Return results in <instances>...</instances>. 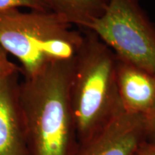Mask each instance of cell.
<instances>
[{
    "label": "cell",
    "instance_id": "1",
    "mask_svg": "<svg viewBox=\"0 0 155 155\" xmlns=\"http://www.w3.org/2000/svg\"><path fill=\"white\" fill-rule=\"evenodd\" d=\"M74 60L50 61L19 82L28 155H74L76 151L71 101Z\"/></svg>",
    "mask_w": 155,
    "mask_h": 155
},
{
    "label": "cell",
    "instance_id": "2",
    "mask_svg": "<svg viewBox=\"0 0 155 155\" xmlns=\"http://www.w3.org/2000/svg\"><path fill=\"white\" fill-rule=\"evenodd\" d=\"M75 57L71 101L78 142L101 131L125 111L116 81V56L92 31L86 30Z\"/></svg>",
    "mask_w": 155,
    "mask_h": 155
},
{
    "label": "cell",
    "instance_id": "3",
    "mask_svg": "<svg viewBox=\"0 0 155 155\" xmlns=\"http://www.w3.org/2000/svg\"><path fill=\"white\" fill-rule=\"evenodd\" d=\"M73 27L53 11L0 12V46L18 59L24 77L32 76L50 62L47 56L50 42L71 35Z\"/></svg>",
    "mask_w": 155,
    "mask_h": 155
},
{
    "label": "cell",
    "instance_id": "4",
    "mask_svg": "<svg viewBox=\"0 0 155 155\" xmlns=\"http://www.w3.org/2000/svg\"><path fill=\"white\" fill-rule=\"evenodd\" d=\"M92 31L116 56L155 75V25L139 0H109Z\"/></svg>",
    "mask_w": 155,
    "mask_h": 155
},
{
    "label": "cell",
    "instance_id": "5",
    "mask_svg": "<svg viewBox=\"0 0 155 155\" xmlns=\"http://www.w3.org/2000/svg\"><path fill=\"white\" fill-rule=\"evenodd\" d=\"M146 141L144 116L124 111L81 142L74 155H133Z\"/></svg>",
    "mask_w": 155,
    "mask_h": 155
},
{
    "label": "cell",
    "instance_id": "6",
    "mask_svg": "<svg viewBox=\"0 0 155 155\" xmlns=\"http://www.w3.org/2000/svg\"><path fill=\"white\" fill-rule=\"evenodd\" d=\"M19 73L0 80V155H28Z\"/></svg>",
    "mask_w": 155,
    "mask_h": 155
},
{
    "label": "cell",
    "instance_id": "7",
    "mask_svg": "<svg viewBox=\"0 0 155 155\" xmlns=\"http://www.w3.org/2000/svg\"><path fill=\"white\" fill-rule=\"evenodd\" d=\"M116 74L124 111L147 115L155 104V75L117 57Z\"/></svg>",
    "mask_w": 155,
    "mask_h": 155
},
{
    "label": "cell",
    "instance_id": "8",
    "mask_svg": "<svg viewBox=\"0 0 155 155\" xmlns=\"http://www.w3.org/2000/svg\"><path fill=\"white\" fill-rule=\"evenodd\" d=\"M51 10L83 30L105 12L109 0H47Z\"/></svg>",
    "mask_w": 155,
    "mask_h": 155
},
{
    "label": "cell",
    "instance_id": "9",
    "mask_svg": "<svg viewBox=\"0 0 155 155\" xmlns=\"http://www.w3.org/2000/svg\"><path fill=\"white\" fill-rule=\"evenodd\" d=\"M27 8L30 10L52 11L47 0H0V12Z\"/></svg>",
    "mask_w": 155,
    "mask_h": 155
},
{
    "label": "cell",
    "instance_id": "10",
    "mask_svg": "<svg viewBox=\"0 0 155 155\" xmlns=\"http://www.w3.org/2000/svg\"><path fill=\"white\" fill-rule=\"evenodd\" d=\"M7 54L0 46V80L16 73H22L20 68L10 61Z\"/></svg>",
    "mask_w": 155,
    "mask_h": 155
},
{
    "label": "cell",
    "instance_id": "11",
    "mask_svg": "<svg viewBox=\"0 0 155 155\" xmlns=\"http://www.w3.org/2000/svg\"><path fill=\"white\" fill-rule=\"evenodd\" d=\"M145 119V137L146 141L155 145V104Z\"/></svg>",
    "mask_w": 155,
    "mask_h": 155
},
{
    "label": "cell",
    "instance_id": "12",
    "mask_svg": "<svg viewBox=\"0 0 155 155\" xmlns=\"http://www.w3.org/2000/svg\"><path fill=\"white\" fill-rule=\"evenodd\" d=\"M138 155H155V145L144 141L137 150Z\"/></svg>",
    "mask_w": 155,
    "mask_h": 155
},
{
    "label": "cell",
    "instance_id": "13",
    "mask_svg": "<svg viewBox=\"0 0 155 155\" xmlns=\"http://www.w3.org/2000/svg\"><path fill=\"white\" fill-rule=\"evenodd\" d=\"M133 155H138V154H137V152H136L135 154H133Z\"/></svg>",
    "mask_w": 155,
    "mask_h": 155
}]
</instances>
